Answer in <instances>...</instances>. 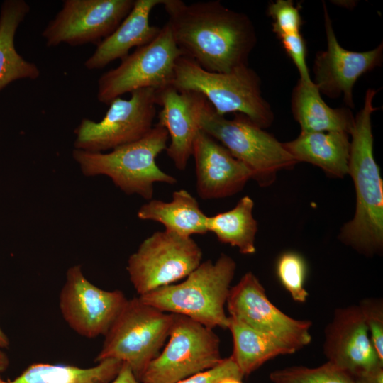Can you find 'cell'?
I'll return each mask as SVG.
<instances>
[{
    "instance_id": "obj_1",
    "label": "cell",
    "mask_w": 383,
    "mask_h": 383,
    "mask_svg": "<svg viewBox=\"0 0 383 383\" xmlns=\"http://www.w3.org/2000/svg\"><path fill=\"white\" fill-rule=\"evenodd\" d=\"M162 5L177 47L203 69L228 72L248 65L257 43L255 28L248 16L216 0L190 4L163 0Z\"/></svg>"
},
{
    "instance_id": "obj_2",
    "label": "cell",
    "mask_w": 383,
    "mask_h": 383,
    "mask_svg": "<svg viewBox=\"0 0 383 383\" xmlns=\"http://www.w3.org/2000/svg\"><path fill=\"white\" fill-rule=\"evenodd\" d=\"M376 94L375 89L367 90L350 134L348 174L355 185L356 206L353 218L338 235L342 243L368 257L383 248V182L374 156L371 121Z\"/></svg>"
},
{
    "instance_id": "obj_3",
    "label": "cell",
    "mask_w": 383,
    "mask_h": 383,
    "mask_svg": "<svg viewBox=\"0 0 383 383\" xmlns=\"http://www.w3.org/2000/svg\"><path fill=\"white\" fill-rule=\"evenodd\" d=\"M235 268L234 260L221 254L214 262H201L183 282L138 297L163 312L185 316L209 328L228 329L224 306Z\"/></svg>"
},
{
    "instance_id": "obj_4",
    "label": "cell",
    "mask_w": 383,
    "mask_h": 383,
    "mask_svg": "<svg viewBox=\"0 0 383 383\" xmlns=\"http://www.w3.org/2000/svg\"><path fill=\"white\" fill-rule=\"evenodd\" d=\"M169 135L156 123L143 138L106 152L74 149L72 157L87 177L104 175L126 194L152 199L154 184H174L177 179L162 170L157 157L166 150Z\"/></svg>"
},
{
    "instance_id": "obj_5",
    "label": "cell",
    "mask_w": 383,
    "mask_h": 383,
    "mask_svg": "<svg viewBox=\"0 0 383 383\" xmlns=\"http://www.w3.org/2000/svg\"><path fill=\"white\" fill-rule=\"evenodd\" d=\"M174 71L172 86L201 94L218 114L240 113L263 129L272 123L274 113L262 96L260 78L248 65L228 72H209L182 55Z\"/></svg>"
},
{
    "instance_id": "obj_6",
    "label": "cell",
    "mask_w": 383,
    "mask_h": 383,
    "mask_svg": "<svg viewBox=\"0 0 383 383\" xmlns=\"http://www.w3.org/2000/svg\"><path fill=\"white\" fill-rule=\"evenodd\" d=\"M200 129L222 144L250 171L261 187L270 185L278 172L297 162L284 144L247 116L235 113L233 119L218 114L206 100L199 115Z\"/></svg>"
},
{
    "instance_id": "obj_7",
    "label": "cell",
    "mask_w": 383,
    "mask_h": 383,
    "mask_svg": "<svg viewBox=\"0 0 383 383\" xmlns=\"http://www.w3.org/2000/svg\"><path fill=\"white\" fill-rule=\"evenodd\" d=\"M172 313L163 312L139 297L128 299L104 335L94 361L115 359L127 364L140 381L169 336Z\"/></svg>"
},
{
    "instance_id": "obj_8",
    "label": "cell",
    "mask_w": 383,
    "mask_h": 383,
    "mask_svg": "<svg viewBox=\"0 0 383 383\" xmlns=\"http://www.w3.org/2000/svg\"><path fill=\"white\" fill-rule=\"evenodd\" d=\"M184 55L165 24L149 43L137 48L118 67L103 73L97 82V99L109 104L113 99L135 90H155L172 86L175 65Z\"/></svg>"
},
{
    "instance_id": "obj_9",
    "label": "cell",
    "mask_w": 383,
    "mask_h": 383,
    "mask_svg": "<svg viewBox=\"0 0 383 383\" xmlns=\"http://www.w3.org/2000/svg\"><path fill=\"white\" fill-rule=\"evenodd\" d=\"M169 340L148 365L143 383H176L216 366L223 359L220 339L204 325L185 316L172 313Z\"/></svg>"
},
{
    "instance_id": "obj_10",
    "label": "cell",
    "mask_w": 383,
    "mask_h": 383,
    "mask_svg": "<svg viewBox=\"0 0 383 383\" xmlns=\"http://www.w3.org/2000/svg\"><path fill=\"white\" fill-rule=\"evenodd\" d=\"M202 251L192 237L156 231L131 254L126 270L140 296L186 278L201 263Z\"/></svg>"
},
{
    "instance_id": "obj_11",
    "label": "cell",
    "mask_w": 383,
    "mask_h": 383,
    "mask_svg": "<svg viewBox=\"0 0 383 383\" xmlns=\"http://www.w3.org/2000/svg\"><path fill=\"white\" fill-rule=\"evenodd\" d=\"M109 105L101 121L84 118L75 128L74 149L105 152L140 139L152 128L157 105L155 89H138L130 99L118 97Z\"/></svg>"
},
{
    "instance_id": "obj_12",
    "label": "cell",
    "mask_w": 383,
    "mask_h": 383,
    "mask_svg": "<svg viewBox=\"0 0 383 383\" xmlns=\"http://www.w3.org/2000/svg\"><path fill=\"white\" fill-rule=\"evenodd\" d=\"M226 305L230 318L277 338L295 352L311 341L312 322L293 318L275 306L252 272H246L231 287Z\"/></svg>"
},
{
    "instance_id": "obj_13",
    "label": "cell",
    "mask_w": 383,
    "mask_h": 383,
    "mask_svg": "<svg viewBox=\"0 0 383 383\" xmlns=\"http://www.w3.org/2000/svg\"><path fill=\"white\" fill-rule=\"evenodd\" d=\"M135 0H64L62 9L42 32L48 47L97 45L111 34L132 9Z\"/></svg>"
},
{
    "instance_id": "obj_14",
    "label": "cell",
    "mask_w": 383,
    "mask_h": 383,
    "mask_svg": "<svg viewBox=\"0 0 383 383\" xmlns=\"http://www.w3.org/2000/svg\"><path fill=\"white\" fill-rule=\"evenodd\" d=\"M128 299L118 289H102L87 279L81 265L68 268L59 296V307L67 325L81 336L105 335Z\"/></svg>"
},
{
    "instance_id": "obj_15",
    "label": "cell",
    "mask_w": 383,
    "mask_h": 383,
    "mask_svg": "<svg viewBox=\"0 0 383 383\" xmlns=\"http://www.w3.org/2000/svg\"><path fill=\"white\" fill-rule=\"evenodd\" d=\"M323 6L327 48L316 55L313 82L321 94L331 98L343 96L345 104L354 108V85L362 74L381 65L383 44L365 52L344 48L337 40L326 5Z\"/></svg>"
},
{
    "instance_id": "obj_16",
    "label": "cell",
    "mask_w": 383,
    "mask_h": 383,
    "mask_svg": "<svg viewBox=\"0 0 383 383\" xmlns=\"http://www.w3.org/2000/svg\"><path fill=\"white\" fill-rule=\"evenodd\" d=\"M323 349L326 362L352 378L383 367L358 305L335 310L324 331Z\"/></svg>"
},
{
    "instance_id": "obj_17",
    "label": "cell",
    "mask_w": 383,
    "mask_h": 383,
    "mask_svg": "<svg viewBox=\"0 0 383 383\" xmlns=\"http://www.w3.org/2000/svg\"><path fill=\"white\" fill-rule=\"evenodd\" d=\"M196 187L205 200L221 199L240 192L251 179V172L222 144L200 130L192 150Z\"/></svg>"
},
{
    "instance_id": "obj_18",
    "label": "cell",
    "mask_w": 383,
    "mask_h": 383,
    "mask_svg": "<svg viewBox=\"0 0 383 383\" xmlns=\"http://www.w3.org/2000/svg\"><path fill=\"white\" fill-rule=\"evenodd\" d=\"M156 100L161 106L157 123L167 130L170 138L167 155L177 170H184L201 130L199 115L206 99L198 93L179 91L170 86L156 90Z\"/></svg>"
},
{
    "instance_id": "obj_19",
    "label": "cell",
    "mask_w": 383,
    "mask_h": 383,
    "mask_svg": "<svg viewBox=\"0 0 383 383\" xmlns=\"http://www.w3.org/2000/svg\"><path fill=\"white\" fill-rule=\"evenodd\" d=\"M163 0H135L133 6L116 29L96 45L93 54L84 62L89 70L105 67L111 62L122 60L133 48L150 43L161 28L150 24L152 9Z\"/></svg>"
},
{
    "instance_id": "obj_20",
    "label": "cell",
    "mask_w": 383,
    "mask_h": 383,
    "mask_svg": "<svg viewBox=\"0 0 383 383\" xmlns=\"http://www.w3.org/2000/svg\"><path fill=\"white\" fill-rule=\"evenodd\" d=\"M283 144L296 162L316 165L333 177L348 174L350 140L346 133L301 132L295 139Z\"/></svg>"
},
{
    "instance_id": "obj_21",
    "label": "cell",
    "mask_w": 383,
    "mask_h": 383,
    "mask_svg": "<svg viewBox=\"0 0 383 383\" xmlns=\"http://www.w3.org/2000/svg\"><path fill=\"white\" fill-rule=\"evenodd\" d=\"M292 110L303 133L335 131L350 135L353 127L351 111L330 107L313 81L299 80L292 93Z\"/></svg>"
},
{
    "instance_id": "obj_22",
    "label": "cell",
    "mask_w": 383,
    "mask_h": 383,
    "mask_svg": "<svg viewBox=\"0 0 383 383\" xmlns=\"http://www.w3.org/2000/svg\"><path fill=\"white\" fill-rule=\"evenodd\" d=\"M170 201L149 200L140 207L138 217L158 222L165 231L182 236L206 234L208 216L200 209L196 198L185 189L174 191Z\"/></svg>"
},
{
    "instance_id": "obj_23",
    "label": "cell",
    "mask_w": 383,
    "mask_h": 383,
    "mask_svg": "<svg viewBox=\"0 0 383 383\" xmlns=\"http://www.w3.org/2000/svg\"><path fill=\"white\" fill-rule=\"evenodd\" d=\"M24 0H5L0 9V91L21 79H36L40 74L36 64L24 59L16 50V30L30 11Z\"/></svg>"
},
{
    "instance_id": "obj_24",
    "label": "cell",
    "mask_w": 383,
    "mask_h": 383,
    "mask_svg": "<svg viewBox=\"0 0 383 383\" xmlns=\"http://www.w3.org/2000/svg\"><path fill=\"white\" fill-rule=\"evenodd\" d=\"M228 329L233 343L231 355L243 377L279 355L293 354L294 349L270 335L255 331L230 318Z\"/></svg>"
},
{
    "instance_id": "obj_25",
    "label": "cell",
    "mask_w": 383,
    "mask_h": 383,
    "mask_svg": "<svg viewBox=\"0 0 383 383\" xmlns=\"http://www.w3.org/2000/svg\"><path fill=\"white\" fill-rule=\"evenodd\" d=\"M123 362L106 359L88 368L67 365L33 363L18 377L2 383H109L118 373Z\"/></svg>"
},
{
    "instance_id": "obj_26",
    "label": "cell",
    "mask_w": 383,
    "mask_h": 383,
    "mask_svg": "<svg viewBox=\"0 0 383 383\" xmlns=\"http://www.w3.org/2000/svg\"><path fill=\"white\" fill-rule=\"evenodd\" d=\"M253 207L252 199L245 196L231 210L208 216V232L213 233L221 243L237 248L241 254L255 253L257 223Z\"/></svg>"
},
{
    "instance_id": "obj_27",
    "label": "cell",
    "mask_w": 383,
    "mask_h": 383,
    "mask_svg": "<svg viewBox=\"0 0 383 383\" xmlns=\"http://www.w3.org/2000/svg\"><path fill=\"white\" fill-rule=\"evenodd\" d=\"M270 379L272 383H355L328 362L316 367L296 365L278 369L270 374Z\"/></svg>"
},
{
    "instance_id": "obj_28",
    "label": "cell",
    "mask_w": 383,
    "mask_h": 383,
    "mask_svg": "<svg viewBox=\"0 0 383 383\" xmlns=\"http://www.w3.org/2000/svg\"><path fill=\"white\" fill-rule=\"evenodd\" d=\"M276 272L294 301L304 303L307 300L309 293L304 287L306 264L301 255L294 252H284L277 260Z\"/></svg>"
},
{
    "instance_id": "obj_29",
    "label": "cell",
    "mask_w": 383,
    "mask_h": 383,
    "mask_svg": "<svg viewBox=\"0 0 383 383\" xmlns=\"http://www.w3.org/2000/svg\"><path fill=\"white\" fill-rule=\"evenodd\" d=\"M267 14L272 22V30L278 38L283 35L299 33L302 26V18L299 7L291 0H277L270 3Z\"/></svg>"
},
{
    "instance_id": "obj_30",
    "label": "cell",
    "mask_w": 383,
    "mask_h": 383,
    "mask_svg": "<svg viewBox=\"0 0 383 383\" xmlns=\"http://www.w3.org/2000/svg\"><path fill=\"white\" fill-rule=\"evenodd\" d=\"M372 345L383 361V301L378 298L362 299L359 305Z\"/></svg>"
},
{
    "instance_id": "obj_31",
    "label": "cell",
    "mask_w": 383,
    "mask_h": 383,
    "mask_svg": "<svg viewBox=\"0 0 383 383\" xmlns=\"http://www.w3.org/2000/svg\"><path fill=\"white\" fill-rule=\"evenodd\" d=\"M279 39L283 48L299 73V79L309 82L313 81L306 62L307 48L301 33L283 35Z\"/></svg>"
},
{
    "instance_id": "obj_32",
    "label": "cell",
    "mask_w": 383,
    "mask_h": 383,
    "mask_svg": "<svg viewBox=\"0 0 383 383\" xmlns=\"http://www.w3.org/2000/svg\"><path fill=\"white\" fill-rule=\"evenodd\" d=\"M226 377H244L231 356L223 358L216 366L176 383H216Z\"/></svg>"
},
{
    "instance_id": "obj_33",
    "label": "cell",
    "mask_w": 383,
    "mask_h": 383,
    "mask_svg": "<svg viewBox=\"0 0 383 383\" xmlns=\"http://www.w3.org/2000/svg\"><path fill=\"white\" fill-rule=\"evenodd\" d=\"M355 383H383V367H379L353 378Z\"/></svg>"
},
{
    "instance_id": "obj_34",
    "label": "cell",
    "mask_w": 383,
    "mask_h": 383,
    "mask_svg": "<svg viewBox=\"0 0 383 383\" xmlns=\"http://www.w3.org/2000/svg\"><path fill=\"white\" fill-rule=\"evenodd\" d=\"M111 383H143L139 381L133 374L131 367L126 363H123L122 366Z\"/></svg>"
},
{
    "instance_id": "obj_35",
    "label": "cell",
    "mask_w": 383,
    "mask_h": 383,
    "mask_svg": "<svg viewBox=\"0 0 383 383\" xmlns=\"http://www.w3.org/2000/svg\"><path fill=\"white\" fill-rule=\"evenodd\" d=\"M9 360L7 355L0 348V373L4 372L9 367Z\"/></svg>"
},
{
    "instance_id": "obj_36",
    "label": "cell",
    "mask_w": 383,
    "mask_h": 383,
    "mask_svg": "<svg viewBox=\"0 0 383 383\" xmlns=\"http://www.w3.org/2000/svg\"><path fill=\"white\" fill-rule=\"evenodd\" d=\"M9 345V340L0 327V348H7Z\"/></svg>"
},
{
    "instance_id": "obj_37",
    "label": "cell",
    "mask_w": 383,
    "mask_h": 383,
    "mask_svg": "<svg viewBox=\"0 0 383 383\" xmlns=\"http://www.w3.org/2000/svg\"><path fill=\"white\" fill-rule=\"evenodd\" d=\"M216 383H243L242 379L234 377H226Z\"/></svg>"
},
{
    "instance_id": "obj_38",
    "label": "cell",
    "mask_w": 383,
    "mask_h": 383,
    "mask_svg": "<svg viewBox=\"0 0 383 383\" xmlns=\"http://www.w3.org/2000/svg\"><path fill=\"white\" fill-rule=\"evenodd\" d=\"M2 382H3V379H1L0 377V383H2Z\"/></svg>"
}]
</instances>
